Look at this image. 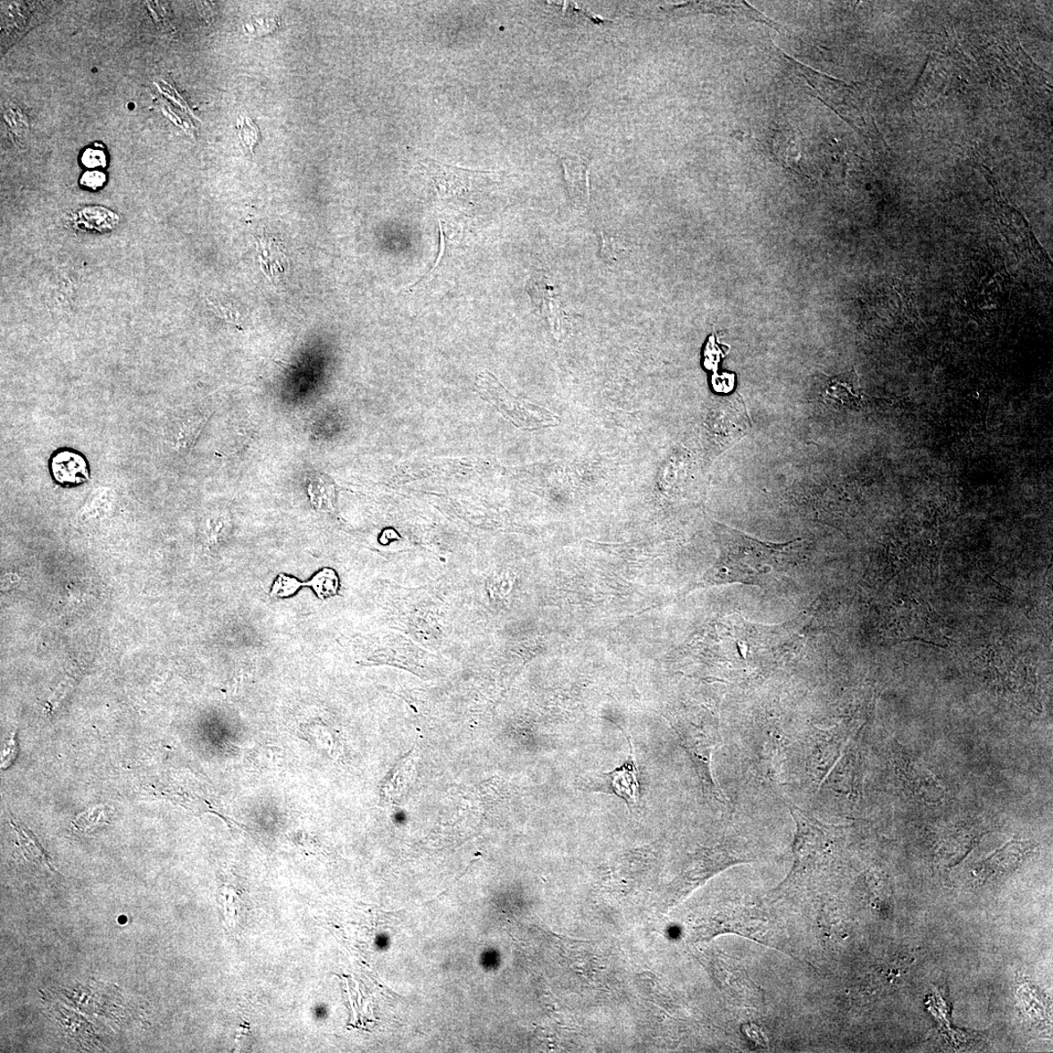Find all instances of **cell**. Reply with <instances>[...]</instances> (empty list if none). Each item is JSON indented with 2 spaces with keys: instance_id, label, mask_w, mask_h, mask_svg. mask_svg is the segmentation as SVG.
<instances>
[{
  "instance_id": "obj_1",
  "label": "cell",
  "mask_w": 1053,
  "mask_h": 1053,
  "mask_svg": "<svg viewBox=\"0 0 1053 1053\" xmlns=\"http://www.w3.org/2000/svg\"><path fill=\"white\" fill-rule=\"evenodd\" d=\"M720 556L707 574L714 584L741 583L772 589L790 577L800 560L804 539L772 544L741 531L719 526Z\"/></svg>"
},
{
  "instance_id": "obj_2",
  "label": "cell",
  "mask_w": 1053,
  "mask_h": 1053,
  "mask_svg": "<svg viewBox=\"0 0 1053 1053\" xmlns=\"http://www.w3.org/2000/svg\"><path fill=\"white\" fill-rule=\"evenodd\" d=\"M420 163L431 180L436 193L444 199L466 196L475 180L489 173L448 165L425 156L421 157Z\"/></svg>"
},
{
  "instance_id": "obj_3",
  "label": "cell",
  "mask_w": 1053,
  "mask_h": 1053,
  "mask_svg": "<svg viewBox=\"0 0 1053 1053\" xmlns=\"http://www.w3.org/2000/svg\"><path fill=\"white\" fill-rule=\"evenodd\" d=\"M49 466L53 480L63 487H77L90 480L87 457L78 451L68 448L57 450L52 455Z\"/></svg>"
},
{
  "instance_id": "obj_4",
  "label": "cell",
  "mask_w": 1053,
  "mask_h": 1053,
  "mask_svg": "<svg viewBox=\"0 0 1053 1053\" xmlns=\"http://www.w3.org/2000/svg\"><path fill=\"white\" fill-rule=\"evenodd\" d=\"M300 587H312L321 599L333 597L338 589V580L336 572L331 569L319 572L315 577L306 583H302L289 577L280 576L273 584L272 595L278 598H288Z\"/></svg>"
},
{
  "instance_id": "obj_5",
  "label": "cell",
  "mask_w": 1053,
  "mask_h": 1053,
  "mask_svg": "<svg viewBox=\"0 0 1053 1053\" xmlns=\"http://www.w3.org/2000/svg\"><path fill=\"white\" fill-rule=\"evenodd\" d=\"M633 749L629 760L621 767L609 773H606L610 782L612 791L622 798L630 807L638 806L640 802V783L638 780V770L633 758Z\"/></svg>"
},
{
  "instance_id": "obj_6",
  "label": "cell",
  "mask_w": 1053,
  "mask_h": 1053,
  "mask_svg": "<svg viewBox=\"0 0 1053 1053\" xmlns=\"http://www.w3.org/2000/svg\"><path fill=\"white\" fill-rule=\"evenodd\" d=\"M30 3H10L3 4V37L2 44L5 47L12 46L13 42L23 37L27 33L28 27L33 20H29L37 8V4L30 5Z\"/></svg>"
},
{
  "instance_id": "obj_7",
  "label": "cell",
  "mask_w": 1053,
  "mask_h": 1053,
  "mask_svg": "<svg viewBox=\"0 0 1053 1053\" xmlns=\"http://www.w3.org/2000/svg\"><path fill=\"white\" fill-rule=\"evenodd\" d=\"M689 8L700 10L702 13H709L718 14L721 16L733 17L737 19H748L755 21L757 23L769 25L773 29H778L773 21L767 16L762 14L758 10L743 2H729V3H705L687 5Z\"/></svg>"
},
{
  "instance_id": "obj_8",
  "label": "cell",
  "mask_w": 1053,
  "mask_h": 1053,
  "mask_svg": "<svg viewBox=\"0 0 1053 1053\" xmlns=\"http://www.w3.org/2000/svg\"><path fill=\"white\" fill-rule=\"evenodd\" d=\"M257 249L263 272L270 280L280 278L287 267L286 255L273 238L258 239Z\"/></svg>"
},
{
  "instance_id": "obj_9",
  "label": "cell",
  "mask_w": 1053,
  "mask_h": 1053,
  "mask_svg": "<svg viewBox=\"0 0 1053 1053\" xmlns=\"http://www.w3.org/2000/svg\"><path fill=\"white\" fill-rule=\"evenodd\" d=\"M308 495L317 510L329 512L334 506L335 485L326 475L317 473L308 480Z\"/></svg>"
},
{
  "instance_id": "obj_10",
  "label": "cell",
  "mask_w": 1053,
  "mask_h": 1053,
  "mask_svg": "<svg viewBox=\"0 0 1053 1053\" xmlns=\"http://www.w3.org/2000/svg\"><path fill=\"white\" fill-rule=\"evenodd\" d=\"M239 139L241 145L253 154L254 146L260 140V132L258 127L255 124L250 117H244L238 121Z\"/></svg>"
},
{
  "instance_id": "obj_11",
  "label": "cell",
  "mask_w": 1053,
  "mask_h": 1053,
  "mask_svg": "<svg viewBox=\"0 0 1053 1053\" xmlns=\"http://www.w3.org/2000/svg\"><path fill=\"white\" fill-rule=\"evenodd\" d=\"M439 227H440V252H439V256L438 258V262H435L434 267L431 269V271L430 272L425 274L422 280H420L416 283H414L413 285L410 286V289L412 291L421 289V287L427 285L434 278L435 273H436V270H438L440 267V264L442 263L441 262L445 256L446 248H447V237H446V231H445V229L443 227V223L441 221H439Z\"/></svg>"
},
{
  "instance_id": "obj_12",
  "label": "cell",
  "mask_w": 1053,
  "mask_h": 1053,
  "mask_svg": "<svg viewBox=\"0 0 1053 1053\" xmlns=\"http://www.w3.org/2000/svg\"><path fill=\"white\" fill-rule=\"evenodd\" d=\"M81 162L83 165L88 168L104 167L106 165L105 155L102 151L92 150V148H88V150L84 152Z\"/></svg>"
},
{
  "instance_id": "obj_13",
  "label": "cell",
  "mask_w": 1053,
  "mask_h": 1053,
  "mask_svg": "<svg viewBox=\"0 0 1053 1053\" xmlns=\"http://www.w3.org/2000/svg\"><path fill=\"white\" fill-rule=\"evenodd\" d=\"M105 175L99 171H89L81 178V185L92 189H97L105 183Z\"/></svg>"
}]
</instances>
